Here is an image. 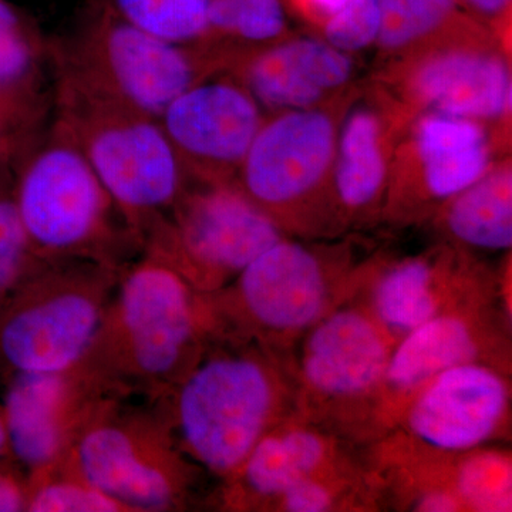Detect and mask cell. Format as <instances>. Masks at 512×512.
<instances>
[{"label": "cell", "instance_id": "6da1fadb", "mask_svg": "<svg viewBox=\"0 0 512 512\" xmlns=\"http://www.w3.org/2000/svg\"><path fill=\"white\" fill-rule=\"evenodd\" d=\"M157 402L178 450L222 480L266 433L302 417L293 365L252 340L212 339Z\"/></svg>", "mask_w": 512, "mask_h": 512}, {"label": "cell", "instance_id": "7a4b0ae2", "mask_svg": "<svg viewBox=\"0 0 512 512\" xmlns=\"http://www.w3.org/2000/svg\"><path fill=\"white\" fill-rule=\"evenodd\" d=\"M214 339L207 299L160 256L120 268L103 325L77 367L104 396L158 400Z\"/></svg>", "mask_w": 512, "mask_h": 512}, {"label": "cell", "instance_id": "3957f363", "mask_svg": "<svg viewBox=\"0 0 512 512\" xmlns=\"http://www.w3.org/2000/svg\"><path fill=\"white\" fill-rule=\"evenodd\" d=\"M13 175L20 218L40 261L120 269L143 251L92 165L52 116L16 147Z\"/></svg>", "mask_w": 512, "mask_h": 512}, {"label": "cell", "instance_id": "277c9868", "mask_svg": "<svg viewBox=\"0 0 512 512\" xmlns=\"http://www.w3.org/2000/svg\"><path fill=\"white\" fill-rule=\"evenodd\" d=\"M52 74V117L69 134L143 245L191 183L156 117Z\"/></svg>", "mask_w": 512, "mask_h": 512}, {"label": "cell", "instance_id": "5b68a950", "mask_svg": "<svg viewBox=\"0 0 512 512\" xmlns=\"http://www.w3.org/2000/svg\"><path fill=\"white\" fill-rule=\"evenodd\" d=\"M49 60L50 72L156 119L191 84L218 72L207 50L138 28L109 0H92L67 35L49 39Z\"/></svg>", "mask_w": 512, "mask_h": 512}, {"label": "cell", "instance_id": "8992f818", "mask_svg": "<svg viewBox=\"0 0 512 512\" xmlns=\"http://www.w3.org/2000/svg\"><path fill=\"white\" fill-rule=\"evenodd\" d=\"M59 463L128 512L181 510L200 470L175 446L158 407L148 412L110 396L94 403Z\"/></svg>", "mask_w": 512, "mask_h": 512}, {"label": "cell", "instance_id": "52a82bcc", "mask_svg": "<svg viewBox=\"0 0 512 512\" xmlns=\"http://www.w3.org/2000/svg\"><path fill=\"white\" fill-rule=\"evenodd\" d=\"M119 268L93 261L43 262L0 312V359L13 373H67L99 335Z\"/></svg>", "mask_w": 512, "mask_h": 512}, {"label": "cell", "instance_id": "ba28073f", "mask_svg": "<svg viewBox=\"0 0 512 512\" xmlns=\"http://www.w3.org/2000/svg\"><path fill=\"white\" fill-rule=\"evenodd\" d=\"M350 275L338 262L284 238L256 256L227 288L204 295L217 338L285 349L348 295Z\"/></svg>", "mask_w": 512, "mask_h": 512}, {"label": "cell", "instance_id": "9c48e42d", "mask_svg": "<svg viewBox=\"0 0 512 512\" xmlns=\"http://www.w3.org/2000/svg\"><path fill=\"white\" fill-rule=\"evenodd\" d=\"M285 237L235 181H191L173 210L148 232L143 251L164 259L195 291L212 295Z\"/></svg>", "mask_w": 512, "mask_h": 512}, {"label": "cell", "instance_id": "30bf717a", "mask_svg": "<svg viewBox=\"0 0 512 512\" xmlns=\"http://www.w3.org/2000/svg\"><path fill=\"white\" fill-rule=\"evenodd\" d=\"M293 363L302 419L375 420L394 340L360 303H340L301 339Z\"/></svg>", "mask_w": 512, "mask_h": 512}, {"label": "cell", "instance_id": "8fae6325", "mask_svg": "<svg viewBox=\"0 0 512 512\" xmlns=\"http://www.w3.org/2000/svg\"><path fill=\"white\" fill-rule=\"evenodd\" d=\"M338 133L322 107L265 117L234 181L286 232L332 185Z\"/></svg>", "mask_w": 512, "mask_h": 512}, {"label": "cell", "instance_id": "7c38bea8", "mask_svg": "<svg viewBox=\"0 0 512 512\" xmlns=\"http://www.w3.org/2000/svg\"><path fill=\"white\" fill-rule=\"evenodd\" d=\"M262 107L225 72L191 84L158 117L192 181H234L264 123Z\"/></svg>", "mask_w": 512, "mask_h": 512}, {"label": "cell", "instance_id": "4fadbf2b", "mask_svg": "<svg viewBox=\"0 0 512 512\" xmlns=\"http://www.w3.org/2000/svg\"><path fill=\"white\" fill-rule=\"evenodd\" d=\"M510 410L511 386L500 365L470 362L424 384L397 421L427 450L464 454L497 440Z\"/></svg>", "mask_w": 512, "mask_h": 512}, {"label": "cell", "instance_id": "5bb4252c", "mask_svg": "<svg viewBox=\"0 0 512 512\" xmlns=\"http://www.w3.org/2000/svg\"><path fill=\"white\" fill-rule=\"evenodd\" d=\"M404 93L424 111L487 123L510 116V64L493 47L451 40L407 64Z\"/></svg>", "mask_w": 512, "mask_h": 512}, {"label": "cell", "instance_id": "9a60e30c", "mask_svg": "<svg viewBox=\"0 0 512 512\" xmlns=\"http://www.w3.org/2000/svg\"><path fill=\"white\" fill-rule=\"evenodd\" d=\"M484 303L440 313L394 343L380 390L377 423L399 420L424 384L450 367L498 363L503 345Z\"/></svg>", "mask_w": 512, "mask_h": 512}, {"label": "cell", "instance_id": "2e32d148", "mask_svg": "<svg viewBox=\"0 0 512 512\" xmlns=\"http://www.w3.org/2000/svg\"><path fill=\"white\" fill-rule=\"evenodd\" d=\"M220 72L241 83L262 109H318L353 73L348 53L326 40L301 39L231 50L220 57Z\"/></svg>", "mask_w": 512, "mask_h": 512}, {"label": "cell", "instance_id": "e0dca14e", "mask_svg": "<svg viewBox=\"0 0 512 512\" xmlns=\"http://www.w3.org/2000/svg\"><path fill=\"white\" fill-rule=\"evenodd\" d=\"M104 397L82 373H13L2 413L10 453L30 476L55 466Z\"/></svg>", "mask_w": 512, "mask_h": 512}, {"label": "cell", "instance_id": "ac0fdd59", "mask_svg": "<svg viewBox=\"0 0 512 512\" xmlns=\"http://www.w3.org/2000/svg\"><path fill=\"white\" fill-rule=\"evenodd\" d=\"M336 437L312 421L293 417L266 433L228 478L231 507H272L293 485L339 470Z\"/></svg>", "mask_w": 512, "mask_h": 512}, {"label": "cell", "instance_id": "d6986e66", "mask_svg": "<svg viewBox=\"0 0 512 512\" xmlns=\"http://www.w3.org/2000/svg\"><path fill=\"white\" fill-rule=\"evenodd\" d=\"M471 279L446 256H414L382 269L362 303L397 342L440 313L487 302Z\"/></svg>", "mask_w": 512, "mask_h": 512}, {"label": "cell", "instance_id": "ffe728a7", "mask_svg": "<svg viewBox=\"0 0 512 512\" xmlns=\"http://www.w3.org/2000/svg\"><path fill=\"white\" fill-rule=\"evenodd\" d=\"M416 164L417 195L444 202L476 183L493 167V147L485 123L424 111L409 144Z\"/></svg>", "mask_w": 512, "mask_h": 512}, {"label": "cell", "instance_id": "44dd1931", "mask_svg": "<svg viewBox=\"0 0 512 512\" xmlns=\"http://www.w3.org/2000/svg\"><path fill=\"white\" fill-rule=\"evenodd\" d=\"M386 127L370 107L349 114L338 133L332 192L338 211L348 217L375 211L389 185Z\"/></svg>", "mask_w": 512, "mask_h": 512}, {"label": "cell", "instance_id": "7402d4cb", "mask_svg": "<svg viewBox=\"0 0 512 512\" xmlns=\"http://www.w3.org/2000/svg\"><path fill=\"white\" fill-rule=\"evenodd\" d=\"M441 221L447 234L464 247L487 252L511 249V164H493L480 180L444 202Z\"/></svg>", "mask_w": 512, "mask_h": 512}, {"label": "cell", "instance_id": "603a6c76", "mask_svg": "<svg viewBox=\"0 0 512 512\" xmlns=\"http://www.w3.org/2000/svg\"><path fill=\"white\" fill-rule=\"evenodd\" d=\"M45 67H50L49 39L25 13L0 0V93L50 103L52 90L43 89Z\"/></svg>", "mask_w": 512, "mask_h": 512}, {"label": "cell", "instance_id": "cb8c5ba5", "mask_svg": "<svg viewBox=\"0 0 512 512\" xmlns=\"http://www.w3.org/2000/svg\"><path fill=\"white\" fill-rule=\"evenodd\" d=\"M284 32L281 0H210L207 30L197 46L222 55L269 45Z\"/></svg>", "mask_w": 512, "mask_h": 512}, {"label": "cell", "instance_id": "d4e9b609", "mask_svg": "<svg viewBox=\"0 0 512 512\" xmlns=\"http://www.w3.org/2000/svg\"><path fill=\"white\" fill-rule=\"evenodd\" d=\"M464 510L505 512L512 507V463L504 450L477 448L461 456L451 484Z\"/></svg>", "mask_w": 512, "mask_h": 512}, {"label": "cell", "instance_id": "484cf974", "mask_svg": "<svg viewBox=\"0 0 512 512\" xmlns=\"http://www.w3.org/2000/svg\"><path fill=\"white\" fill-rule=\"evenodd\" d=\"M16 147L0 150V298L9 296L43 264L33 252L16 202Z\"/></svg>", "mask_w": 512, "mask_h": 512}, {"label": "cell", "instance_id": "4316f807", "mask_svg": "<svg viewBox=\"0 0 512 512\" xmlns=\"http://www.w3.org/2000/svg\"><path fill=\"white\" fill-rule=\"evenodd\" d=\"M138 28L178 45L197 46L207 30L210 0H109Z\"/></svg>", "mask_w": 512, "mask_h": 512}, {"label": "cell", "instance_id": "83f0119b", "mask_svg": "<svg viewBox=\"0 0 512 512\" xmlns=\"http://www.w3.org/2000/svg\"><path fill=\"white\" fill-rule=\"evenodd\" d=\"M26 511L127 512L119 501L97 490L70 468L57 463L30 476Z\"/></svg>", "mask_w": 512, "mask_h": 512}, {"label": "cell", "instance_id": "f1b7e54d", "mask_svg": "<svg viewBox=\"0 0 512 512\" xmlns=\"http://www.w3.org/2000/svg\"><path fill=\"white\" fill-rule=\"evenodd\" d=\"M456 9V0H382L377 46L404 53L439 32Z\"/></svg>", "mask_w": 512, "mask_h": 512}, {"label": "cell", "instance_id": "f546056e", "mask_svg": "<svg viewBox=\"0 0 512 512\" xmlns=\"http://www.w3.org/2000/svg\"><path fill=\"white\" fill-rule=\"evenodd\" d=\"M382 0H349L335 18L323 25L325 40L350 53L366 49L379 33Z\"/></svg>", "mask_w": 512, "mask_h": 512}, {"label": "cell", "instance_id": "4dcf8cb0", "mask_svg": "<svg viewBox=\"0 0 512 512\" xmlns=\"http://www.w3.org/2000/svg\"><path fill=\"white\" fill-rule=\"evenodd\" d=\"M349 494V481L339 470L303 480L286 490L272 504L276 511L328 512L339 510Z\"/></svg>", "mask_w": 512, "mask_h": 512}, {"label": "cell", "instance_id": "1f68e13d", "mask_svg": "<svg viewBox=\"0 0 512 512\" xmlns=\"http://www.w3.org/2000/svg\"><path fill=\"white\" fill-rule=\"evenodd\" d=\"M52 116V103H39L0 93V150L15 146Z\"/></svg>", "mask_w": 512, "mask_h": 512}, {"label": "cell", "instance_id": "d6a6232c", "mask_svg": "<svg viewBox=\"0 0 512 512\" xmlns=\"http://www.w3.org/2000/svg\"><path fill=\"white\" fill-rule=\"evenodd\" d=\"M414 511L454 512L464 511L463 504L456 493L448 487H431L414 497Z\"/></svg>", "mask_w": 512, "mask_h": 512}, {"label": "cell", "instance_id": "836d02e7", "mask_svg": "<svg viewBox=\"0 0 512 512\" xmlns=\"http://www.w3.org/2000/svg\"><path fill=\"white\" fill-rule=\"evenodd\" d=\"M28 484L0 467V512L26 511Z\"/></svg>", "mask_w": 512, "mask_h": 512}, {"label": "cell", "instance_id": "e575fe53", "mask_svg": "<svg viewBox=\"0 0 512 512\" xmlns=\"http://www.w3.org/2000/svg\"><path fill=\"white\" fill-rule=\"evenodd\" d=\"M349 0H302V5L313 16L325 25L330 19L335 18L343 8L348 5Z\"/></svg>", "mask_w": 512, "mask_h": 512}, {"label": "cell", "instance_id": "d590c367", "mask_svg": "<svg viewBox=\"0 0 512 512\" xmlns=\"http://www.w3.org/2000/svg\"><path fill=\"white\" fill-rule=\"evenodd\" d=\"M477 12L487 16H498L510 6L511 0H466Z\"/></svg>", "mask_w": 512, "mask_h": 512}, {"label": "cell", "instance_id": "8d00e7d4", "mask_svg": "<svg viewBox=\"0 0 512 512\" xmlns=\"http://www.w3.org/2000/svg\"><path fill=\"white\" fill-rule=\"evenodd\" d=\"M9 451L8 430H6L5 419H3L2 409H0V461L5 458Z\"/></svg>", "mask_w": 512, "mask_h": 512}]
</instances>
